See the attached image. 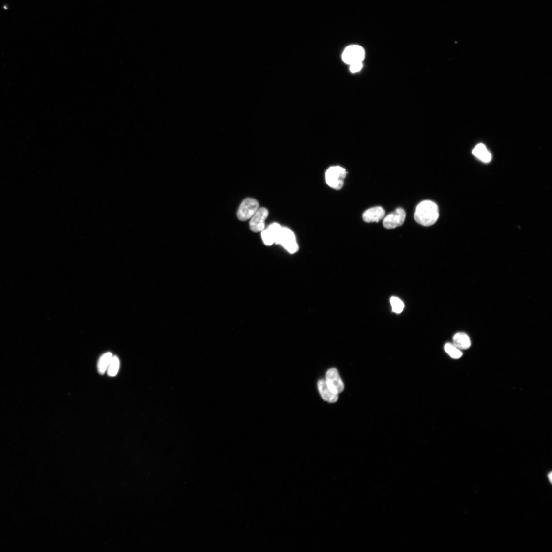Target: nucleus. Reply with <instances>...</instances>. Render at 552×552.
I'll list each match as a JSON object with an SVG mask.
<instances>
[{"mask_svg": "<svg viewBox=\"0 0 552 552\" xmlns=\"http://www.w3.org/2000/svg\"><path fill=\"white\" fill-rule=\"evenodd\" d=\"M112 357V353L108 352L104 354L100 357L97 368L98 372L100 374H104L106 371H107Z\"/></svg>", "mask_w": 552, "mask_h": 552, "instance_id": "13", "label": "nucleus"}, {"mask_svg": "<svg viewBox=\"0 0 552 552\" xmlns=\"http://www.w3.org/2000/svg\"><path fill=\"white\" fill-rule=\"evenodd\" d=\"M259 209V203L253 198L245 199L237 211L238 218L241 221L251 219Z\"/></svg>", "mask_w": 552, "mask_h": 552, "instance_id": "3", "label": "nucleus"}, {"mask_svg": "<svg viewBox=\"0 0 552 552\" xmlns=\"http://www.w3.org/2000/svg\"><path fill=\"white\" fill-rule=\"evenodd\" d=\"M390 302L394 312L397 313V314H400L403 311L404 305L400 299L397 297H392Z\"/></svg>", "mask_w": 552, "mask_h": 552, "instance_id": "16", "label": "nucleus"}, {"mask_svg": "<svg viewBox=\"0 0 552 552\" xmlns=\"http://www.w3.org/2000/svg\"><path fill=\"white\" fill-rule=\"evenodd\" d=\"M406 212L402 208H398L384 218L383 225L384 228L388 229L401 226L406 219Z\"/></svg>", "mask_w": 552, "mask_h": 552, "instance_id": "7", "label": "nucleus"}, {"mask_svg": "<svg viewBox=\"0 0 552 552\" xmlns=\"http://www.w3.org/2000/svg\"><path fill=\"white\" fill-rule=\"evenodd\" d=\"M439 208L434 201L424 200L417 206L414 218L419 224L426 227L434 225L439 218Z\"/></svg>", "mask_w": 552, "mask_h": 552, "instance_id": "1", "label": "nucleus"}, {"mask_svg": "<svg viewBox=\"0 0 552 552\" xmlns=\"http://www.w3.org/2000/svg\"><path fill=\"white\" fill-rule=\"evenodd\" d=\"M269 215L268 209L265 208H259L256 211L250 223V229L254 232H261L265 229V221Z\"/></svg>", "mask_w": 552, "mask_h": 552, "instance_id": "8", "label": "nucleus"}, {"mask_svg": "<svg viewBox=\"0 0 552 552\" xmlns=\"http://www.w3.org/2000/svg\"><path fill=\"white\" fill-rule=\"evenodd\" d=\"M453 344L459 349H467L471 346L470 338L463 333H458L453 337Z\"/></svg>", "mask_w": 552, "mask_h": 552, "instance_id": "11", "label": "nucleus"}, {"mask_svg": "<svg viewBox=\"0 0 552 552\" xmlns=\"http://www.w3.org/2000/svg\"><path fill=\"white\" fill-rule=\"evenodd\" d=\"M385 211L381 207H375L365 211L363 215L364 222L368 223H379L385 216Z\"/></svg>", "mask_w": 552, "mask_h": 552, "instance_id": "9", "label": "nucleus"}, {"mask_svg": "<svg viewBox=\"0 0 552 552\" xmlns=\"http://www.w3.org/2000/svg\"><path fill=\"white\" fill-rule=\"evenodd\" d=\"M365 51L360 46L351 45L344 50L342 59L344 62L349 65L358 62H362L365 58Z\"/></svg>", "mask_w": 552, "mask_h": 552, "instance_id": "6", "label": "nucleus"}, {"mask_svg": "<svg viewBox=\"0 0 552 552\" xmlns=\"http://www.w3.org/2000/svg\"><path fill=\"white\" fill-rule=\"evenodd\" d=\"M318 388L322 399L329 403H335L338 399V394L331 391L327 385L325 380L321 379L318 382Z\"/></svg>", "mask_w": 552, "mask_h": 552, "instance_id": "10", "label": "nucleus"}, {"mask_svg": "<svg viewBox=\"0 0 552 552\" xmlns=\"http://www.w3.org/2000/svg\"><path fill=\"white\" fill-rule=\"evenodd\" d=\"M261 236L264 244L266 245H272L274 244V240L272 235L268 228L264 229L261 231Z\"/></svg>", "mask_w": 552, "mask_h": 552, "instance_id": "17", "label": "nucleus"}, {"mask_svg": "<svg viewBox=\"0 0 552 552\" xmlns=\"http://www.w3.org/2000/svg\"><path fill=\"white\" fill-rule=\"evenodd\" d=\"M552 472L551 471L549 473H548V474L547 475L548 481H549V482L551 484H552Z\"/></svg>", "mask_w": 552, "mask_h": 552, "instance_id": "19", "label": "nucleus"}, {"mask_svg": "<svg viewBox=\"0 0 552 552\" xmlns=\"http://www.w3.org/2000/svg\"><path fill=\"white\" fill-rule=\"evenodd\" d=\"M325 381L328 387L333 393L338 395L344 391V383L336 368H331L327 371Z\"/></svg>", "mask_w": 552, "mask_h": 552, "instance_id": "5", "label": "nucleus"}, {"mask_svg": "<svg viewBox=\"0 0 552 552\" xmlns=\"http://www.w3.org/2000/svg\"><path fill=\"white\" fill-rule=\"evenodd\" d=\"M363 67L362 62H358L351 64L350 67V70L353 73H356L360 71Z\"/></svg>", "mask_w": 552, "mask_h": 552, "instance_id": "18", "label": "nucleus"}, {"mask_svg": "<svg viewBox=\"0 0 552 552\" xmlns=\"http://www.w3.org/2000/svg\"><path fill=\"white\" fill-rule=\"evenodd\" d=\"M445 350L451 357L454 359H459L463 355V353L460 351V349L452 344L447 343L445 344Z\"/></svg>", "mask_w": 552, "mask_h": 552, "instance_id": "14", "label": "nucleus"}, {"mask_svg": "<svg viewBox=\"0 0 552 552\" xmlns=\"http://www.w3.org/2000/svg\"><path fill=\"white\" fill-rule=\"evenodd\" d=\"M120 362L117 356H113L108 367L107 371L109 376H115L119 371Z\"/></svg>", "mask_w": 552, "mask_h": 552, "instance_id": "15", "label": "nucleus"}, {"mask_svg": "<svg viewBox=\"0 0 552 552\" xmlns=\"http://www.w3.org/2000/svg\"><path fill=\"white\" fill-rule=\"evenodd\" d=\"M346 175V169L342 167L338 166L330 167L326 172L327 185L337 190L341 189L344 186Z\"/></svg>", "mask_w": 552, "mask_h": 552, "instance_id": "2", "label": "nucleus"}, {"mask_svg": "<svg viewBox=\"0 0 552 552\" xmlns=\"http://www.w3.org/2000/svg\"><path fill=\"white\" fill-rule=\"evenodd\" d=\"M279 244L281 245L291 254L295 253L299 249L295 235L291 230L287 227L282 228Z\"/></svg>", "mask_w": 552, "mask_h": 552, "instance_id": "4", "label": "nucleus"}, {"mask_svg": "<svg viewBox=\"0 0 552 552\" xmlns=\"http://www.w3.org/2000/svg\"><path fill=\"white\" fill-rule=\"evenodd\" d=\"M473 153L483 162L489 163L491 160V154L483 144L476 145L473 151Z\"/></svg>", "mask_w": 552, "mask_h": 552, "instance_id": "12", "label": "nucleus"}]
</instances>
